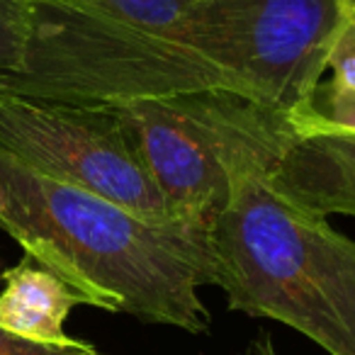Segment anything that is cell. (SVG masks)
<instances>
[{"instance_id": "obj_5", "label": "cell", "mask_w": 355, "mask_h": 355, "mask_svg": "<svg viewBox=\"0 0 355 355\" xmlns=\"http://www.w3.org/2000/svg\"><path fill=\"white\" fill-rule=\"evenodd\" d=\"M0 148L44 175L122 205L148 222H178L110 105L0 90Z\"/></svg>"}, {"instance_id": "obj_12", "label": "cell", "mask_w": 355, "mask_h": 355, "mask_svg": "<svg viewBox=\"0 0 355 355\" xmlns=\"http://www.w3.org/2000/svg\"><path fill=\"white\" fill-rule=\"evenodd\" d=\"M329 69L334 71L331 83H334L336 88L355 93V30L350 25H348V30H345V35L340 37L334 56H331Z\"/></svg>"}, {"instance_id": "obj_7", "label": "cell", "mask_w": 355, "mask_h": 355, "mask_svg": "<svg viewBox=\"0 0 355 355\" xmlns=\"http://www.w3.org/2000/svg\"><path fill=\"white\" fill-rule=\"evenodd\" d=\"M6 290L0 292V329L35 343L66 345L71 336L64 324L71 309L85 300L61 277L25 256L3 272Z\"/></svg>"}, {"instance_id": "obj_8", "label": "cell", "mask_w": 355, "mask_h": 355, "mask_svg": "<svg viewBox=\"0 0 355 355\" xmlns=\"http://www.w3.org/2000/svg\"><path fill=\"white\" fill-rule=\"evenodd\" d=\"M107 20L127 25L137 32L166 37L175 35L183 20L207 0H80Z\"/></svg>"}, {"instance_id": "obj_11", "label": "cell", "mask_w": 355, "mask_h": 355, "mask_svg": "<svg viewBox=\"0 0 355 355\" xmlns=\"http://www.w3.org/2000/svg\"><path fill=\"white\" fill-rule=\"evenodd\" d=\"M0 355H100L98 348L88 340L73 338L66 345L35 343L0 329Z\"/></svg>"}, {"instance_id": "obj_14", "label": "cell", "mask_w": 355, "mask_h": 355, "mask_svg": "<svg viewBox=\"0 0 355 355\" xmlns=\"http://www.w3.org/2000/svg\"><path fill=\"white\" fill-rule=\"evenodd\" d=\"M338 6H340L343 17L348 20V25L355 30V0H338Z\"/></svg>"}, {"instance_id": "obj_15", "label": "cell", "mask_w": 355, "mask_h": 355, "mask_svg": "<svg viewBox=\"0 0 355 355\" xmlns=\"http://www.w3.org/2000/svg\"><path fill=\"white\" fill-rule=\"evenodd\" d=\"M243 355H253V353H251V350H248V348H246V353H243Z\"/></svg>"}, {"instance_id": "obj_6", "label": "cell", "mask_w": 355, "mask_h": 355, "mask_svg": "<svg viewBox=\"0 0 355 355\" xmlns=\"http://www.w3.org/2000/svg\"><path fill=\"white\" fill-rule=\"evenodd\" d=\"M272 180L311 212L355 217V134H297L277 158Z\"/></svg>"}, {"instance_id": "obj_3", "label": "cell", "mask_w": 355, "mask_h": 355, "mask_svg": "<svg viewBox=\"0 0 355 355\" xmlns=\"http://www.w3.org/2000/svg\"><path fill=\"white\" fill-rule=\"evenodd\" d=\"M173 217L209 234L232 200L234 175L258 153L285 151L290 119L232 93L112 103Z\"/></svg>"}, {"instance_id": "obj_1", "label": "cell", "mask_w": 355, "mask_h": 355, "mask_svg": "<svg viewBox=\"0 0 355 355\" xmlns=\"http://www.w3.org/2000/svg\"><path fill=\"white\" fill-rule=\"evenodd\" d=\"M0 229L88 306L202 336L212 316L209 234L156 224L117 202L44 175L0 148Z\"/></svg>"}, {"instance_id": "obj_9", "label": "cell", "mask_w": 355, "mask_h": 355, "mask_svg": "<svg viewBox=\"0 0 355 355\" xmlns=\"http://www.w3.org/2000/svg\"><path fill=\"white\" fill-rule=\"evenodd\" d=\"M290 124L297 134H355V93L319 83L309 107Z\"/></svg>"}, {"instance_id": "obj_13", "label": "cell", "mask_w": 355, "mask_h": 355, "mask_svg": "<svg viewBox=\"0 0 355 355\" xmlns=\"http://www.w3.org/2000/svg\"><path fill=\"white\" fill-rule=\"evenodd\" d=\"M248 350H251L253 355H277L275 345H272V340H270V336H268V334L258 336V338L248 345Z\"/></svg>"}, {"instance_id": "obj_10", "label": "cell", "mask_w": 355, "mask_h": 355, "mask_svg": "<svg viewBox=\"0 0 355 355\" xmlns=\"http://www.w3.org/2000/svg\"><path fill=\"white\" fill-rule=\"evenodd\" d=\"M30 35V0H0V78L20 73Z\"/></svg>"}, {"instance_id": "obj_4", "label": "cell", "mask_w": 355, "mask_h": 355, "mask_svg": "<svg viewBox=\"0 0 355 355\" xmlns=\"http://www.w3.org/2000/svg\"><path fill=\"white\" fill-rule=\"evenodd\" d=\"M345 30L338 0H207L173 37L229 76L241 98L292 122Z\"/></svg>"}, {"instance_id": "obj_2", "label": "cell", "mask_w": 355, "mask_h": 355, "mask_svg": "<svg viewBox=\"0 0 355 355\" xmlns=\"http://www.w3.org/2000/svg\"><path fill=\"white\" fill-rule=\"evenodd\" d=\"M280 153L236 168L209 229L214 285L232 311L280 321L329 355H355V241L277 188Z\"/></svg>"}]
</instances>
